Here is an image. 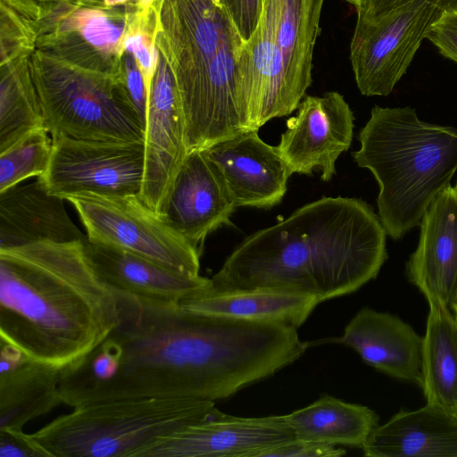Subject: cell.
Listing matches in <instances>:
<instances>
[{"label": "cell", "mask_w": 457, "mask_h": 457, "mask_svg": "<svg viewBox=\"0 0 457 457\" xmlns=\"http://www.w3.org/2000/svg\"><path fill=\"white\" fill-rule=\"evenodd\" d=\"M324 0H265L246 43L271 82L274 99L287 114L297 109L312 84V54Z\"/></svg>", "instance_id": "8"}, {"label": "cell", "mask_w": 457, "mask_h": 457, "mask_svg": "<svg viewBox=\"0 0 457 457\" xmlns=\"http://www.w3.org/2000/svg\"><path fill=\"white\" fill-rule=\"evenodd\" d=\"M45 127L52 137L144 141L145 123L127 90L91 81L40 86Z\"/></svg>", "instance_id": "11"}, {"label": "cell", "mask_w": 457, "mask_h": 457, "mask_svg": "<svg viewBox=\"0 0 457 457\" xmlns=\"http://www.w3.org/2000/svg\"><path fill=\"white\" fill-rule=\"evenodd\" d=\"M359 140L353 157L378 184V217L387 235L401 239L450 185L457 170V128L425 122L410 106L376 105Z\"/></svg>", "instance_id": "4"}, {"label": "cell", "mask_w": 457, "mask_h": 457, "mask_svg": "<svg viewBox=\"0 0 457 457\" xmlns=\"http://www.w3.org/2000/svg\"><path fill=\"white\" fill-rule=\"evenodd\" d=\"M427 38L439 53L457 62V11H446L432 26Z\"/></svg>", "instance_id": "30"}, {"label": "cell", "mask_w": 457, "mask_h": 457, "mask_svg": "<svg viewBox=\"0 0 457 457\" xmlns=\"http://www.w3.org/2000/svg\"><path fill=\"white\" fill-rule=\"evenodd\" d=\"M124 47L137 59L138 65L145 76L148 94L150 92L149 80L152 79L156 66L157 54L153 47L147 45L143 35L135 34L129 36L123 41Z\"/></svg>", "instance_id": "34"}, {"label": "cell", "mask_w": 457, "mask_h": 457, "mask_svg": "<svg viewBox=\"0 0 457 457\" xmlns=\"http://www.w3.org/2000/svg\"><path fill=\"white\" fill-rule=\"evenodd\" d=\"M294 438L285 415L244 418L215 408L206 419L156 438L135 457H259Z\"/></svg>", "instance_id": "12"}, {"label": "cell", "mask_w": 457, "mask_h": 457, "mask_svg": "<svg viewBox=\"0 0 457 457\" xmlns=\"http://www.w3.org/2000/svg\"><path fill=\"white\" fill-rule=\"evenodd\" d=\"M122 28L114 24L102 13L93 12L82 26L84 37L96 47H107L115 45L121 34Z\"/></svg>", "instance_id": "31"}, {"label": "cell", "mask_w": 457, "mask_h": 457, "mask_svg": "<svg viewBox=\"0 0 457 457\" xmlns=\"http://www.w3.org/2000/svg\"><path fill=\"white\" fill-rule=\"evenodd\" d=\"M60 372L0 340V430H23L30 420L62 404Z\"/></svg>", "instance_id": "20"}, {"label": "cell", "mask_w": 457, "mask_h": 457, "mask_svg": "<svg viewBox=\"0 0 457 457\" xmlns=\"http://www.w3.org/2000/svg\"><path fill=\"white\" fill-rule=\"evenodd\" d=\"M237 205L219 167L204 150L189 153L179 170L162 216L202 253L206 237L231 224Z\"/></svg>", "instance_id": "15"}, {"label": "cell", "mask_w": 457, "mask_h": 457, "mask_svg": "<svg viewBox=\"0 0 457 457\" xmlns=\"http://www.w3.org/2000/svg\"><path fill=\"white\" fill-rule=\"evenodd\" d=\"M87 256L111 287L138 295L180 303L211 286V278L179 272L148 259L85 240Z\"/></svg>", "instance_id": "22"}, {"label": "cell", "mask_w": 457, "mask_h": 457, "mask_svg": "<svg viewBox=\"0 0 457 457\" xmlns=\"http://www.w3.org/2000/svg\"><path fill=\"white\" fill-rule=\"evenodd\" d=\"M295 437L330 445L362 448L379 417L367 406L324 394L312 403L285 415Z\"/></svg>", "instance_id": "24"}, {"label": "cell", "mask_w": 457, "mask_h": 457, "mask_svg": "<svg viewBox=\"0 0 457 457\" xmlns=\"http://www.w3.org/2000/svg\"><path fill=\"white\" fill-rule=\"evenodd\" d=\"M53 151L39 176L47 191L64 200L92 192L139 195L145 169L144 141H107L52 137Z\"/></svg>", "instance_id": "10"}, {"label": "cell", "mask_w": 457, "mask_h": 457, "mask_svg": "<svg viewBox=\"0 0 457 457\" xmlns=\"http://www.w3.org/2000/svg\"><path fill=\"white\" fill-rule=\"evenodd\" d=\"M386 235L366 202L322 197L244 239L211 287L294 291L320 303L349 295L378 276L387 258Z\"/></svg>", "instance_id": "2"}, {"label": "cell", "mask_w": 457, "mask_h": 457, "mask_svg": "<svg viewBox=\"0 0 457 457\" xmlns=\"http://www.w3.org/2000/svg\"><path fill=\"white\" fill-rule=\"evenodd\" d=\"M420 387L427 403L457 411V318L449 306L428 303Z\"/></svg>", "instance_id": "25"}, {"label": "cell", "mask_w": 457, "mask_h": 457, "mask_svg": "<svg viewBox=\"0 0 457 457\" xmlns=\"http://www.w3.org/2000/svg\"><path fill=\"white\" fill-rule=\"evenodd\" d=\"M345 1L352 4L355 8H357L361 0H345Z\"/></svg>", "instance_id": "37"}, {"label": "cell", "mask_w": 457, "mask_h": 457, "mask_svg": "<svg viewBox=\"0 0 457 457\" xmlns=\"http://www.w3.org/2000/svg\"><path fill=\"white\" fill-rule=\"evenodd\" d=\"M416 250L411 255L408 279L428 303L449 306L457 282V194L447 186L433 200L420 223Z\"/></svg>", "instance_id": "17"}, {"label": "cell", "mask_w": 457, "mask_h": 457, "mask_svg": "<svg viewBox=\"0 0 457 457\" xmlns=\"http://www.w3.org/2000/svg\"><path fill=\"white\" fill-rule=\"evenodd\" d=\"M0 457H48L23 430H0Z\"/></svg>", "instance_id": "32"}, {"label": "cell", "mask_w": 457, "mask_h": 457, "mask_svg": "<svg viewBox=\"0 0 457 457\" xmlns=\"http://www.w3.org/2000/svg\"><path fill=\"white\" fill-rule=\"evenodd\" d=\"M126 90L145 125L148 90L140 67L131 58L126 61Z\"/></svg>", "instance_id": "33"}, {"label": "cell", "mask_w": 457, "mask_h": 457, "mask_svg": "<svg viewBox=\"0 0 457 457\" xmlns=\"http://www.w3.org/2000/svg\"><path fill=\"white\" fill-rule=\"evenodd\" d=\"M117 290L120 322L60 373L64 404L118 399H227L295 361V328L183 309Z\"/></svg>", "instance_id": "1"}, {"label": "cell", "mask_w": 457, "mask_h": 457, "mask_svg": "<svg viewBox=\"0 0 457 457\" xmlns=\"http://www.w3.org/2000/svg\"><path fill=\"white\" fill-rule=\"evenodd\" d=\"M453 189H454L455 193L457 194V183H456V185L453 187Z\"/></svg>", "instance_id": "39"}, {"label": "cell", "mask_w": 457, "mask_h": 457, "mask_svg": "<svg viewBox=\"0 0 457 457\" xmlns=\"http://www.w3.org/2000/svg\"><path fill=\"white\" fill-rule=\"evenodd\" d=\"M449 307L452 310V312H453V314L455 315V317L457 318V282H456L455 288H454V291H453L452 298H451Z\"/></svg>", "instance_id": "36"}, {"label": "cell", "mask_w": 457, "mask_h": 457, "mask_svg": "<svg viewBox=\"0 0 457 457\" xmlns=\"http://www.w3.org/2000/svg\"><path fill=\"white\" fill-rule=\"evenodd\" d=\"M125 0H105L108 4H114L124 2Z\"/></svg>", "instance_id": "38"}, {"label": "cell", "mask_w": 457, "mask_h": 457, "mask_svg": "<svg viewBox=\"0 0 457 457\" xmlns=\"http://www.w3.org/2000/svg\"><path fill=\"white\" fill-rule=\"evenodd\" d=\"M49 134L46 127L36 129L0 152V193L46 172L53 151Z\"/></svg>", "instance_id": "26"}, {"label": "cell", "mask_w": 457, "mask_h": 457, "mask_svg": "<svg viewBox=\"0 0 457 457\" xmlns=\"http://www.w3.org/2000/svg\"><path fill=\"white\" fill-rule=\"evenodd\" d=\"M316 295L278 289H207L180 302L187 311L301 327L320 303Z\"/></svg>", "instance_id": "23"}, {"label": "cell", "mask_w": 457, "mask_h": 457, "mask_svg": "<svg viewBox=\"0 0 457 457\" xmlns=\"http://www.w3.org/2000/svg\"><path fill=\"white\" fill-rule=\"evenodd\" d=\"M193 61L177 83L188 154L246 130L245 42L218 0L190 1Z\"/></svg>", "instance_id": "5"}, {"label": "cell", "mask_w": 457, "mask_h": 457, "mask_svg": "<svg viewBox=\"0 0 457 457\" xmlns=\"http://www.w3.org/2000/svg\"><path fill=\"white\" fill-rule=\"evenodd\" d=\"M144 146L145 169L139 197L162 215L175 179L188 154L177 82L164 65L158 69L148 94Z\"/></svg>", "instance_id": "14"}, {"label": "cell", "mask_w": 457, "mask_h": 457, "mask_svg": "<svg viewBox=\"0 0 457 457\" xmlns=\"http://www.w3.org/2000/svg\"><path fill=\"white\" fill-rule=\"evenodd\" d=\"M265 0H218L238 31L247 43L257 29Z\"/></svg>", "instance_id": "28"}, {"label": "cell", "mask_w": 457, "mask_h": 457, "mask_svg": "<svg viewBox=\"0 0 457 457\" xmlns=\"http://www.w3.org/2000/svg\"><path fill=\"white\" fill-rule=\"evenodd\" d=\"M412 0H361L357 11L358 20H369ZM445 11H457V0H441Z\"/></svg>", "instance_id": "35"}, {"label": "cell", "mask_w": 457, "mask_h": 457, "mask_svg": "<svg viewBox=\"0 0 457 457\" xmlns=\"http://www.w3.org/2000/svg\"><path fill=\"white\" fill-rule=\"evenodd\" d=\"M445 12L441 0H412L377 17L357 19L350 59L360 92L388 96Z\"/></svg>", "instance_id": "9"}, {"label": "cell", "mask_w": 457, "mask_h": 457, "mask_svg": "<svg viewBox=\"0 0 457 457\" xmlns=\"http://www.w3.org/2000/svg\"><path fill=\"white\" fill-rule=\"evenodd\" d=\"M219 167L238 206L270 209L280 203L292 175L277 146L245 130L204 150Z\"/></svg>", "instance_id": "16"}, {"label": "cell", "mask_w": 457, "mask_h": 457, "mask_svg": "<svg viewBox=\"0 0 457 457\" xmlns=\"http://www.w3.org/2000/svg\"><path fill=\"white\" fill-rule=\"evenodd\" d=\"M345 453L335 445L295 437L262 452L259 457H339Z\"/></svg>", "instance_id": "29"}, {"label": "cell", "mask_w": 457, "mask_h": 457, "mask_svg": "<svg viewBox=\"0 0 457 457\" xmlns=\"http://www.w3.org/2000/svg\"><path fill=\"white\" fill-rule=\"evenodd\" d=\"M63 200L49 193L39 177L0 193V249L86 239L69 217Z\"/></svg>", "instance_id": "19"}, {"label": "cell", "mask_w": 457, "mask_h": 457, "mask_svg": "<svg viewBox=\"0 0 457 457\" xmlns=\"http://www.w3.org/2000/svg\"><path fill=\"white\" fill-rule=\"evenodd\" d=\"M337 342L381 372L420 386L423 337L398 316L363 307Z\"/></svg>", "instance_id": "18"}, {"label": "cell", "mask_w": 457, "mask_h": 457, "mask_svg": "<svg viewBox=\"0 0 457 457\" xmlns=\"http://www.w3.org/2000/svg\"><path fill=\"white\" fill-rule=\"evenodd\" d=\"M214 402L195 398L101 401L73 407L30 438L48 457H135L156 438L203 420Z\"/></svg>", "instance_id": "6"}, {"label": "cell", "mask_w": 457, "mask_h": 457, "mask_svg": "<svg viewBox=\"0 0 457 457\" xmlns=\"http://www.w3.org/2000/svg\"><path fill=\"white\" fill-rule=\"evenodd\" d=\"M456 413H457V411H456Z\"/></svg>", "instance_id": "40"}, {"label": "cell", "mask_w": 457, "mask_h": 457, "mask_svg": "<svg viewBox=\"0 0 457 457\" xmlns=\"http://www.w3.org/2000/svg\"><path fill=\"white\" fill-rule=\"evenodd\" d=\"M297 110L287 120L277 149L292 174L312 175L320 170L321 179L329 181L336 173V161L351 145L353 112L335 91L305 96Z\"/></svg>", "instance_id": "13"}, {"label": "cell", "mask_w": 457, "mask_h": 457, "mask_svg": "<svg viewBox=\"0 0 457 457\" xmlns=\"http://www.w3.org/2000/svg\"><path fill=\"white\" fill-rule=\"evenodd\" d=\"M41 127H45V120L40 100L21 85L4 81L0 97V152Z\"/></svg>", "instance_id": "27"}, {"label": "cell", "mask_w": 457, "mask_h": 457, "mask_svg": "<svg viewBox=\"0 0 457 457\" xmlns=\"http://www.w3.org/2000/svg\"><path fill=\"white\" fill-rule=\"evenodd\" d=\"M85 240L0 249V340L61 370L120 322L117 290L93 268Z\"/></svg>", "instance_id": "3"}, {"label": "cell", "mask_w": 457, "mask_h": 457, "mask_svg": "<svg viewBox=\"0 0 457 457\" xmlns=\"http://www.w3.org/2000/svg\"><path fill=\"white\" fill-rule=\"evenodd\" d=\"M368 457H457V413L428 403L378 425L362 446Z\"/></svg>", "instance_id": "21"}, {"label": "cell", "mask_w": 457, "mask_h": 457, "mask_svg": "<svg viewBox=\"0 0 457 457\" xmlns=\"http://www.w3.org/2000/svg\"><path fill=\"white\" fill-rule=\"evenodd\" d=\"M87 231V239L169 269L200 275L201 252L176 232L139 195L83 192L67 197Z\"/></svg>", "instance_id": "7"}]
</instances>
